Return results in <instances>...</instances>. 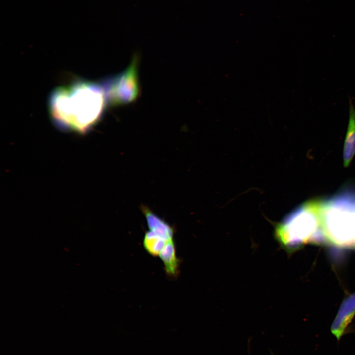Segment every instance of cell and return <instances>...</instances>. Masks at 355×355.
I'll list each match as a JSON object with an SVG mask.
<instances>
[{
    "mask_svg": "<svg viewBox=\"0 0 355 355\" xmlns=\"http://www.w3.org/2000/svg\"><path fill=\"white\" fill-rule=\"evenodd\" d=\"M106 102L102 83L79 79L53 90L48 110L59 129L85 134L101 119Z\"/></svg>",
    "mask_w": 355,
    "mask_h": 355,
    "instance_id": "6da1fadb",
    "label": "cell"
},
{
    "mask_svg": "<svg viewBox=\"0 0 355 355\" xmlns=\"http://www.w3.org/2000/svg\"><path fill=\"white\" fill-rule=\"evenodd\" d=\"M321 200L304 202L288 214L275 228V236L288 252L308 244H325L321 217Z\"/></svg>",
    "mask_w": 355,
    "mask_h": 355,
    "instance_id": "7a4b0ae2",
    "label": "cell"
},
{
    "mask_svg": "<svg viewBox=\"0 0 355 355\" xmlns=\"http://www.w3.org/2000/svg\"><path fill=\"white\" fill-rule=\"evenodd\" d=\"M321 204L325 244L336 248L355 249V189L344 188Z\"/></svg>",
    "mask_w": 355,
    "mask_h": 355,
    "instance_id": "3957f363",
    "label": "cell"
},
{
    "mask_svg": "<svg viewBox=\"0 0 355 355\" xmlns=\"http://www.w3.org/2000/svg\"><path fill=\"white\" fill-rule=\"evenodd\" d=\"M138 61L134 56L131 64L121 73L101 83L105 91L107 102L112 106L125 105L134 101L139 92Z\"/></svg>",
    "mask_w": 355,
    "mask_h": 355,
    "instance_id": "277c9868",
    "label": "cell"
},
{
    "mask_svg": "<svg viewBox=\"0 0 355 355\" xmlns=\"http://www.w3.org/2000/svg\"><path fill=\"white\" fill-rule=\"evenodd\" d=\"M355 315V292L343 301L331 325V332L338 341L345 333Z\"/></svg>",
    "mask_w": 355,
    "mask_h": 355,
    "instance_id": "5b68a950",
    "label": "cell"
},
{
    "mask_svg": "<svg viewBox=\"0 0 355 355\" xmlns=\"http://www.w3.org/2000/svg\"><path fill=\"white\" fill-rule=\"evenodd\" d=\"M348 109V122L343 149V162L345 167L349 165L355 153V108L350 98Z\"/></svg>",
    "mask_w": 355,
    "mask_h": 355,
    "instance_id": "8992f818",
    "label": "cell"
},
{
    "mask_svg": "<svg viewBox=\"0 0 355 355\" xmlns=\"http://www.w3.org/2000/svg\"><path fill=\"white\" fill-rule=\"evenodd\" d=\"M159 256L163 263L166 275L171 278H177L180 272L181 261L176 255L173 239L167 242Z\"/></svg>",
    "mask_w": 355,
    "mask_h": 355,
    "instance_id": "52a82bcc",
    "label": "cell"
},
{
    "mask_svg": "<svg viewBox=\"0 0 355 355\" xmlns=\"http://www.w3.org/2000/svg\"><path fill=\"white\" fill-rule=\"evenodd\" d=\"M142 210L146 218L149 230L160 235L167 241L173 239L174 229L172 226L148 207L142 206Z\"/></svg>",
    "mask_w": 355,
    "mask_h": 355,
    "instance_id": "ba28073f",
    "label": "cell"
},
{
    "mask_svg": "<svg viewBox=\"0 0 355 355\" xmlns=\"http://www.w3.org/2000/svg\"><path fill=\"white\" fill-rule=\"evenodd\" d=\"M168 241L160 235L149 230L145 233L143 245L150 255L157 256L159 255Z\"/></svg>",
    "mask_w": 355,
    "mask_h": 355,
    "instance_id": "9c48e42d",
    "label": "cell"
}]
</instances>
